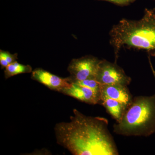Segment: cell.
I'll list each match as a JSON object with an SVG mask.
<instances>
[{
	"label": "cell",
	"mask_w": 155,
	"mask_h": 155,
	"mask_svg": "<svg viewBox=\"0 0 155 155\" xmlns=\"http://www.w3.org/2000/svg\"><path fill=\"white\" fill-rule=\"evenodd\" d=\"M119 5H125L128 4L125 0H104Z\"/></svg>",
	"instance_id": "cell-12"
},
{
	"label": "cell",
	"mask_w": 155,
	"mask_h": 155,
	"mask_svg": "<svg viewBox=\"0 0 155 155\" xmlns=\"http://www.w3.org/2000/svg\"><path fill=\"white\" fill-rule=\"evenodd\" d=\"M104 97L117 100L127 106L133 98L127 86L121 84H101L100 99Z\"/></svg>",
	"instance_id": "cell-8"
},
{
	"label": "cell",
	"mask_w": 155,
	"mask_h": 155,
	"mask_svg": "<svg viewBox=\"0 0 155 155\" xmlns=\"http://www.w3.org/2000/svg\"><path fill=\"white\" fill-rule=\"evenodd\" d=\"M101 61L92 56L72 59L67 68L72 80L81 81L86 79H95Z\"/></svg>",
	"instance_id": "cell-4"
},
{
	"label": "cell",
	"mask_w": 155,
	"mask_h": 155,
	"mask_svg": "<svg viewBox=\"0 0 155 155\" xmlns=\"http://www.w3.org/2000/svg\"><path fill=\"white\" fill-rule=\"evenodd\" d=\"M70 121L56 124L57 143L74 155H118V148L108 129V121L84 115L74 109Z\"/></svg>",
	"instance_id": "cell-1"
},
{
	"label": "cell",
	"mask_w": 155,
	"mask_h": 155,
	"mask_svg": "<svg viewBox=\"0 0 155 155\" xmlns=\"http://www.w3.org/2000/svg\"><path fill=\"white\" fill-rule=\"evenodd\" d=\"M125 1H126V2H127V3H129L130 2H133L134 0H125Z\"/></svg>",
	"instance_id": "cell-13"
},
{
	"label": "cell",
	"mask_w": 155,
	"mask_h": 155,
	"mask_svg": "<svg viewBox=\"0 0 155 155\" xmlns=\"http://www.w3.org/2000/svg\"><path fill=\"white\" fill-rule=\"evenodd\" d=\"M95 80L101 84H130L131 79L124 70L116 63H112L105 60L100 62Z\"/></svg>",
	"instance_id": "cell-5"
},
{
	"label": "cell",
	"mask_w": 155,
	"mask_h": 155,
	"mask_svg": "<svg viewBox=\"0 0 155 155\" xmlns=\"http://www.w3.org/2000/svg\"><path fill=\"white\" fill-rule=\"evenodd\" d=\"M31 78L50 89L59 92L72 85V79L70 76L66 78L59 77L41 68H37L33 70Z\"/></svg>",
	"instance_id": "cell-6"
},
{
	"label": "cell",
	"mask_w": 155,
	"mask_h": 155,
	"mask_svg": "<svg viewBox=\"0 0 155 155\" xmlns=\"http://www.w3.org/2000/svg\"><path fill=\"white\" fill-rule=\"evenodd\" d=\"M18 59L17 53L12 54L8 51L0 50V65L2 69L14 63Z\"/></svg>",
	"instance_id": "cell-11"
},
{
	"label": "cell",
	"mask_w": 155,
	"mask_h": 155,
	"mask_svg": "<svg viewBox=\"0 0 155 155\" xmlns=\"http://www.w3.org/2000/svg\"><path fill=\"white\" fill-rule=\"evenodd\" d=\"M71 81V86L62 90L61 91V93L89 104H99L100 100L99 93L88 87L81 85L75 81Z\"/></svg>",
	"instance_id": "cell-7"
},
{
	"label": "cell",
	"mask_w": 155,
	"mask_h": 155,
	"mask_svg": "<svg viewBox=\"0 0 155 155\" xmlns=\"http://www.w3.org/2000/svg\"><path fill=\"white\" fill-rule=\"evenodd\" d=\"M116 58L123 48L143 50L155 57V11L146 9L139 20L121 19L109 33Z\"/></svg>",
	"instance_id": "cell-2"
},
{
	"label": "cell",
	"mask_w": 155,
	"mask_h": 155,
	"mask_svg": "<svg viewBox=\"0 0 155 155\" xmlns=\"http://www.w3.org/2000/svg\"><path fill=\"white\" fill-rule=\"evenodd\" d=\"M113 128L114 133L124 136L148 137L154 133L155 94L133 97Z\"/></svg>",
	"instance_id": "cell-3"
},
{
	"label": "cell",
	"mask_w": 155,
	"mask_h": 155,
	"mask_svg": "<svg viewBox=\"0 0 155 155\" xmlns=\"http://www.w3.org/2000/svg\"><path fill=\"white\" fill-rule=\"evenodd\" d=\"M99 104L105 108L116 122H119L122 119L127 107V105L122 102L107 97L101 98Z\"/></svg>",
	"instance_id": "cell-9"
},
{
	"label": "cell",
	"mask_w": 155,
	"mask_h": 155,
	"mask_svg": "<svg viewBox=\"0 0 155 155\" xmlns=\"http://www.w3.org/2000/svg\"><path fill=\"white\" fill-rule=\"evenodd\" d=\"M5 69L4 72L6 79L18 74L31 73L33 71L32 67L30 65H23L18 63L17 61L10 64Z\"/></svg>",
	"instance_id": "cell-10"
}]
</instances>
